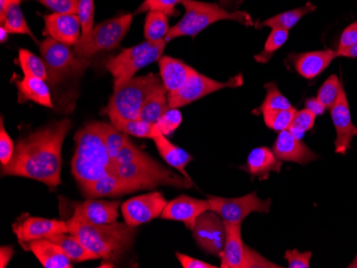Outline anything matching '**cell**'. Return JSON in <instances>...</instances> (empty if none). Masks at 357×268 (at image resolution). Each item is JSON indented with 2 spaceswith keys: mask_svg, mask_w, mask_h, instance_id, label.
Masks as SVG:
<instances>
[{
  "mask_svg": "<svg viewBox=\"0 0 357 268\" xmlns=\"http://www.w3.org/2000/svg\"><path fill=\"white\" fill-rule=\"evenodd\" d=\"M71 126L68 119L55 121L17 140L1 177L27 178L55 189L61 184L62 145Z\"/></svg>",
  "mask_w": 357,
  "mask_h": 268,
  "instance_id": "cell-1",
  "label": "cell"
},
{
  "mask_svg": "<svg viewBox=\"0 0 357 268\" xmlns=\"http://www.w3.org/2000/svg\"><path fill=\"white\" fill-rule=\"evenodd\" d=\"M112 172L131 186L134 193L154 189L158 186H170L181 189L194 187L192 180L164 167L146 152L142 153L138 161L117 166Z\"/></svg>",
  "mask_w": 357,
  "mask_h": 268,
  "instance_id": "cell-5",
  "label": "cell"
},
{
  "mask_svg": "<svg viewBox=\"0 0 357 268\" xmlns=\"http://www.w3.org/2000/svg\"><path fill=\"white\" fill-rule=\"evenodd\" d=\"M165 40L160 42L144 41L108 60L106 70L114 78V89L135 76L139 70L152 65L162 58L165 51Z\"/></svg>",
  "mask_w": 357,
  "mask_h": 268,
  "instance_id": "cell-8",
  "label": "cell"
},
{
  "mask_svg": "<svg viewBox=\"0 0 357 268\" xmlns=\"http://www.w3.org/2000/svg\"><path fill=\"white\" fill-rule=\"evenodd\" d=\"M133 14H124L108 19L93 28L87 37H80L73 53L78 58H88L117 49L131 28Z\"/></svg>",
  "mask_w": 357,
  "mask_h": 268,
  "instance_id": "cell-9",
  "label": "cell"
},
{
  "mask_svg": "<svg viewBox=\"0 0 357 268\" xmlns=\"http://www.w3.org/2000/svg\"><path fill=\"white\" fill-rule=\"evenodd\" d=\"M14 1H22V0H0V21L5 17L7 8Z\"/></svg>",
  "mask_w": 357,
  "mask_h": 268,
  "instance_id": "cell-53",
  "label": "cell"
},
{
  "mask_svg": "<svg viewBox=\"0 0 357 268\" xmlns=\"http://www.w3.org/2000/svg\"><path fill=\"white\" fill-rule=\"evenodd\" d=\"M82 191L87 198L118 197L134 193L131 186L120 179L115 172L108 173L105 177L84 186Z\"/></svg>",
  "mask_w": 357,
  "mask_h": 268,
  "instance_id": "cell-26",
  "label": "cell"
},
{
  "mask_svg": "<svg viewBox=\"0 0 357 268\" xmlns=\"http://www.w3.org/2000/svg\"><path fill=\"white\" fill-rule=\"evenodd\" d=\"M289 38L288 30L284 29H272L268 40H266V45H264V51L261 54L256 56L258 62L266 63L271 59L275 52L278 51L280 47L284 46Z\"/></svg>",
  "mask_w": 357,
  "mask_h": 268,
  "instance_id": "cell-39",
  "label": "cell"
},
{
  "mask_svg": "<svg viewBox=\"0 0 357 268\" xmlns=\"http://www.w3.org/2000/svg\"><path fill=\"white\" fill-rule=\"evenodd\" d=\"M182 123V115L178 108H169L156 122L158 129L164 136H170Z\"/></svg>",
  "mask_w": 357,
  "mask_h": 268,
  "instance_id": "cell-43",
  "label": "cell"
},
{
  "mask_svg": "<svg viewBox=\"0 0 357 268\" xmlns=\"http://www.w3.org/2000/svg\"><path fill=\"white\" fill-rule=\"evenodd\" d=\"M336 57V52L332 49L289 55V59L294 63L296 72L306 79L318 77L328 69Z\"/></svg>",
  "mask_w": 357,
  "mask_h": 268,
  "instance_id": "cell-21",
  "label": "cell"
},
{
  "mask_svg": "<svg viewBox=\"0 0 357 268\" xmlns=\"http://www.w3.org/2000/svg\"><path fill=\"white\" fill-rule=\"evenodd\" d=\"M317 116L312 113L310 109L304 108L302 110H296V115H294V121L291 124L289 131L296 136L298 138L302 139L303 136L306 132L310 131L314 126Z\"/></svg>",
  "mask_w": 357,
  "mask_h": 268,
  "instance_id": "cell-40",
  "label": "cell"
},
{
  "mask_svg": "<svg viewBox=\"0 0 357 268\" xmlns=\"http://www.w3.org/2000/svg\"><path fill=\"white\" fill-rule=\"evenodd\" d=\"M272 150L275 156L282 161L306 165L318 159L317 154L289 129L278 134Z\"/></svg>",
  "mask_w": 357,
  "mask_h": 268,
  "instance_id": "cell-20",
  "label": "cell"
},
{
  "mask_svg": "<svg viewBox=\"0 0 357 268\" xmlns=\"http://www.w3.org/2000/svg\"><path fill=\"white\" fill-rule=\"evenodd\" d=\"M16 86L19 91L20 103L31 101L44 107H54L51 88L44 79L24 76L23 79L16 81Z\"/></svg>",
  "mask_w": 357,
  "mask_h": 268,
  "instance_id": "cell-25",
  "label": "cell"
},
{
  "mask_svg": "<svg viewBox=\"0 0 357 268\" xmlns=\"http://www.w3.org/2000/svg\"><path fill=\"white\" fill-rule=\"evenodd\" d=\"M226 243L220 253V268H280L260 253L248 247L242 239L241 225L225 223Z\"/></svg>",
  "mask_w": 357,
  "mask_h": 268,
  "instance_id": "cell-10",
  "label": "cell"
},
{
  "mask_svg": "<svg viewBox=\"0 0 357 268\" xmlns=\"http://www.w3.org/2000/svg\"><path fill=\"white\" fill-rule=\"evenodd\" d=\"M169 108L167 90H163L144 104L140 111L139 119L149 123H156Z\"/></svg>",
  "mask_w": 357,
  "mask_h": 268,
  "instance_id": "cell-34",
  "label": "cell"
},
{
  "mask_svg": "<svg viewBox=\"0 0 357 268\" xmlns=\"http://www.w3.org/2000/svg\"><path fill=\"white\" fill-rule=\"evenodd\" d=\"M109 119L116 129L134 137L153 139L162 134L156 123H149L140 119L123 120L118 117H109Z\"/></svg>",
  "mask_w": 357,
  "mask_h": 268,
  "instance_id": "cell-29",
  "label": "cell"
},
{
  "mask_svg": "<svg viewBox=\"0 0 357 268\" xmlns=\"http://www.w3.org/2000/svg\"><path fill=\"white\" fill-rule=\"evenodd\" d=\"M119 201H105L89 198L84 202L74 203V214L67 223L106 225L117 221L119 217Z\"/></svg>",
  "mask_w": 357,
  "mask_h": 268,
  "instance_id": "cell-15",
  "label": "cell"
},
{
  "mask_svg": "<svg viewBox=\"0 0 357 268\" xmlns=\"http://www.w3.org/2000/svg\"><path fill=\"white\" fill-rule=\"evenodd\" d=\"M80 25L77 14L53 13L44 17L43 35L68 46H75L79 41Z\"/></svg>",
  "mask_w": 357,
  "mask_h": 268,
  "instance_id": "cell-19",
  "label": "cell"
},
{
  "mask_svg": "<svg viewBox=\"0 0 357 268\" xmlns=\"http://www.w3.org/2000/svg\"><path fill=\"white\" fill-rule=\"evenodd\" d=\"M169 30V24L165 13L155 10L148 12L144 21V35L146 41H163L167 37Z\"/></svg>",
  "mask_w": 357,
  "mask_h": 268,
  "instance_id": "cell-32",
  "label": "cell"
},
{
  "mask_svg": "<svg viewBox=\"0 0 357 268\" xmlns=\"http://www.w3.org/2000/svg\"><path fill=\"white\" fill-rule=\"evenodd\" d=\"M142 153H144L142 150L134 145L131 139L128 140L126 145L120 150L119 153L116 156V159L112 161V170H114V168L117 167V166L138 161V159H140V156L142 155Z\"/></svg>",
  "mask_w": 357,
  "mask_h": 268,
  "instance_id": "cell-45",
  "label": "cell"
},
{
  "mask_svg": "<svg viewBox=\"0 0 357 268\" xmlns=\"http://www.w3.org/2000/svg\"><path fill=\"white\" fill-rule=\"evenodd\" d=\"M14 150H15V145L9 134L6 131L3 120L1 118V122H0V163H1V167L7 166L11 161Z\"/></svg>",
  "mask_w": 357,
  "mask_h": 268,
  "instance_id": "cell-44",
  "label": "cell"
},
{
  "mask_svg": "<svg viewBox=\"0 0 357 268\" xmlns=\"http://www.w3.org/2000/svg\"><path fill=\"white\" fill-rule=\"evenodd\" d=\"M40 53L48 71L47 83L54 90L71 77L83 76L91 65L86 58L76 57L70 46L47 38L40 43Z\"/></svg>",
  "mask_w": 357,
  "mask_h": 268,
  "instance_id": "cell-7",
  "label": "cell"
},
{
  "mask_svg": "<svg viewBox=\"0 0 357 268\" xmlns=\"http://www.w3.org/2000/svg\"><path fill=\"white\" fill-rule=\"evenodd\" d=\"M182 1L183 0H144L142 6L138 8L136 14L155 10V11L163 12L167 17H172V15H176V6L178 3H182Z\"/></svg>",
  "mask_w": 357,
  "mask_h": 268,
  "instance_id": "cell-42",
  "label": "cell"
},
{
  "mask_svg": "<svg viewBox=\"0 0 357 268\" xmlns=\"http://www.w3.org/2000/svg\"><path fill=\"white\" fill-rule=\"evenodd\" d=\"M183 17L174 27H170L169 33L165 41L169 42L176 38H195L202 30L216 22L234 21L245 25L246 27L255 26L250 14L245 11H227L216 3H204L198 0H183Z\"/></svg>",
  "mask_w": 357,
  "mask_h": 268,
  "instance_id": "cell-4",
  "label": "cell"
},
{
  "mask_svg": "<svg viewBox=\"0 0 357 268\" xmlns=\"http://www.w3.org/2000/svg\"><path fill=\"white\" fill-rule=\"evenodd\" d=\"M192 237L208 255L220 257L226 243V226L222 218L214 211L204 212L195 223Z\"/></svg>",
  "mask_w": 357,
  "mask_h": 268,
  "instance_id": "cell-13",
  "label": "cell"
},
{
  "mask_svg": "<svg viewBox=\"0 0 357 268\" xmlns=\"http://www.w3.org/2000/svg\"><path fill=\"white\" fill-rule=\"evenodd\" d=\"M357 44V22L349 25L342 31L340 41H339L338 49H347L350 46Z\"/></svg>",
  "mask_w": 357,
  "mask_h": 268,
  "instance_id": "cell-48",
  "label": "cell"
},
{
  "mask_svg": "<svg viewBox=\"0 0 357 268\" xmlns=\"http://www.w3.org/2000/svg\"><path fill=\"white\" fill-rule=\"evenodd\" d=\"M17 62L25 77L41 78L47 81L48 71L45 62L35 54L28 49H20Z\"/></svg>",
  "mask_w": 357,
  "mask_h": 268,
  "instance_id": "cell-33",
  "label": "cell"
},
{
  "mask_svg": "<svg viewBox=\"0 0 357 268\" xmlns=\"http://www.w3.org/2000/svg\"><path fill=\"white\" fill-rule=\"evenodd\" d=\"M21 3L22 1H14V3H12L6 10L5 17L0 21V23H1V25L5 26L6 29L10 33L29 36L32 40H35L38 43L35 35L30 30L29 25H28L23 12H22Z\"/></svg>",
  "mask_w": 357,
  "mask_h": 268,
  "instance_id": "cell-31",
  "label": "cell"
},
{
  "mask_svg": "<svg viewBox=\"0 0 357 268\" xmlns=\"http://www.w3.org/2000/svg\"><path fill=\"white\" fill-rule=\"evenodd\" d=\"M211 211H214L222 218L225 223L242 225L252 213H268L272 200L261 199L255 193L238 198L212 197L208 199Z\"/></svg>",
  "mask_w": 357,
  "mask_h": 268,
  "instance_id": "cell-11",
  "label": "cell"
},
{
  "mask_svg": "<svg viewBox=\"0 0 357 268\" xmlns=\"http://www.w3.org/2000/svg\"><path fill=\"white\" fill-rule=\"evenodd\" d=\"M39 260L45 268H72V260L64 253L59 245L50 239H40L23 246Z\"/></svg>",
  "mask_w": 357,
  "mask_h": 268,
  "instance_id": "cell-22",
  "label": "cell"
},
{
  "mask_svg": "<svg viewBox=\"0 0 357 268\" xmlns=\"http://www.w3.org/2000/svg\"><path fill=\"white\" fill-rule=\"evenodd\" d=\"M242 75L232 77L230 81L222 83L215 79L202 75L194 70L186 83L181 89L174 93H168V103L170 108H181L190 105L192 102L198 101L208 94L225 89V88H236L242 86Z\"/></svg>",
  "mask_w": 357,
  "mask_h": 268,
  "instance_id": "cell-12",
  "label": "cell"
},
{
  "mask_svg": "<svg viewBox=\"0 0 357 268\" xmlns=\"http://www.w3.org/2000/svg\"><path fill=\"white\" fill-rule=\"evenodd\" d=\"M342 87L344 86H342V81H339L338 76L335 74L331 75L321 86L317 97L320 100L323 105L326 106V109H331L336 103Z\"/></svg>",
  "mask_w": 357,
  "mask_h": 268,
  "instance_id": "cell-38",
  "label": "cell"
},
{
  "mask_svg": "<svg viewBox=\"0 0 357 268\" xmlns=\"http://www.w3.org/2000/svg\"><path fill=\"white\" fill-rule=\"evenodd\" d=\"M208 210L210 203L208 200L196 199L190 196L182 195L167 202L160 218L181 221L188 229L192 230L199 216Z\"/></svg>",
  "mask_w": 357,
  "mask_h": 268,
  "instance_id": "cell-18",
  "label": "cell"
},
{
  "mask_svg": "<svg viewBox=\"0 0 357 268\" xmlns=\"http://www.w3.org/2000/svg\"><path fill=\"white\" fill-rule=\"evenodd\" d=\"M12 228L22 246L36 239H48L56 234L70 233L67 221L32 216H23Z\"/></svg>",
  "mask_w": 357,
  "mask_h": 268,
  "instance_id": "cell-16",
  "label": "cell"
},
{
  "mask_svg": "<svg viewBox=\"0 0 357 268\" xmlns=\"http://www.w3.org/2000/svg\"><path fill=\"white\" fill-rule=\"evenodd\" d=\"M14 253L15 251L12 246H3L0 248V267H7L8 264L13 258Z\"/></svg>",
  "mask_w": 357,
  "mask_h": 268,
  "instance_id": "cell-51",
  "label": "cell"
},
{
  "mask_svg": "<svg viewBox=\"0 0 357 268\" xmlns=\"http://www.w3.org/2000/svg\"><path fill=\"white\" fill-rule=\"evenodd\" d=\"M54 13L77 14L79 0H38Z\"/></svg>",
  "mask_w": 357,
  "mask_h": 268,
  "instance_id": "cell-46",
  "label": "cell"
},
{
  "mask_svg": "<svg viewBox=\"0 0 357 268\" xmlns=\"http://www.w3.org/2000/svg\"><path fill=\"white\" fill-rule=\"evenodd\" d=\"M160 76L168 93H174L181 89L188 81L190 74L194 72L190 65L184 63L182 60L164 56L158 60Z\"/></svg>",
  "mask_w": 357,
  "mask_h": 268,
  "instance_id": "cell-24",
  "label": "cell"
},
{
  "mask_svg": "<svg viewBox=\"0 0 357 268\" xmlns=\"http://www.w3.org/2000/svg\"><path fill=\"white\" fill-rule=\"evenodd\" d=\"M72 175L80 188L112 172V161L104 143L99 121L88 123L75 135Z\"/></svg>",
  "mask_w": 357,
  "mask_h": 268,
  "instance_id": "cell-2",
  "label": "cell"
},
{
  "mask_svg": "<svg viewBox=\"0 0 357 268\" xmlns=\"http://www.w3.org/2000/svg\"><path fill=\"white\" fill-rule=\"evenodd\" d=\"M330 110L331 118L337 134L335 150L336 153L344 155L350 149L353 138L357 136V127L353 124L352 118H351L350 106H349L344 87L342 88L336 103Z\"/></svg>",
  "mask_w": 357,
  "mask_h": 268,
  "instance_id": "cell-17",
  "label": "cell"
},
{
  "mask_svg": "<svg viewBox=\"0 0 357 268\" xmlns=\"http://www.w3.org/2000/svg\"><path fill=\"white\" fill-rule=\"evenodd\" d=\"M61 247L64 253L76 263L100 259L99 255L86 247L77 236L71 233L56 234L48 237Z\"/></svg>",
  "mask_w": 357,
  "mask_h": 268,
  "instance_id": "cell-28",
  "label": "cell"
},
{
  "mask_svg": "<svg viewBox=\"0 0 357 268\" xmlns=\"http://www.w3.org/2000/svg\"><path fill=\"white\" fill-rule=\"evenodd\" d=\"M77 15L82 25V38L87 37L93 30L94 1L93 0H79Z\"/></svg>",
  "mask_w": 357,
  "mask_h": 268,
  "instance_id": "cell-41",
  "label": "cell"
},
{
  "mask_svg": "<svg viewBox=\"0 0 357 268\" xmlns=\"http://www.w3.org/2000/svg\"><path fill=\"white\" fill-rule=\"evenodd\" d=\"M296 108L282 110H270L262 113L264 122L268 129L273 131L280 132L287 131L290 129L291 124L294 121V115H296Z\"/></svg>",
  "mask_w": 357,
  "mask_h": 268,
  "instance_id": "cell-36",
  "label": "cell"
},
{
  "mask_svg": "<svg viewBox=\"0 0 357 268\" xmlns=\"http://www.w3.org/2000/svg\"><path fill=\"white\" fill-rule=\"evenodd\" d=\"M152 140L155 143L156 149H158L160 155L162 156V159L168 165L178 170L182 175L188 178V179H190V175L186 172V167L194 159V157L188 152H186L185 150L181 149L178 145L170 143L169 140L163 134L156 136Z\"/></svg>",
  "mask_w": 357,
  "mask_h": 268,
  "instance_id": "cell-27",
  "label": "cell"
},
{
  "mask_svg": "<svg viewBox=\"0 0 357 268\" xmlns=\"http://www.w3.org/2000/svg\"><path fill=\"white\" fill-rule=\"evenodd\" d=\"M336 56L337 57L340 56V57L357 58V44L347 49H337Z\"/></svg>",
  "mask_w": 357,
  "mask_h": 268,
  "instance_id": "cell-52",
  "label": "cell"
},
{
  "mask_svg": "<svg viewBox=\"0 0 357 268\" xmlns=\"http://www.w3.org/2000/svg\"><path fill=\"white\" fill-rule=\"evenodd\" d=\"M312 258V252H300L298 249L287 250L284 253L289 268H310Z\"/></svg>",
  "mask_w": 357,
  "mask_h": 268,
  "instance_id": "cell-47",
  "label": "cell"
},
{
  "mask_svg": "<svg viewBox=\"0 0 357 268\" xmlns=\"http://www.w3.org/2000/svg\"><path fill=\"white\" fill-rule=\"evenodd\" d=\"M166 90L162 78L155 74L138 76L128 79L114 89L106 107V115L123 120L139 119L144 104L158 92Z\"/></svg>",
  "mask_w": 357,
  "mask_h": 268,
  "instance_id": "cell-6",
  "label": "cell"
},
{
  "mask_svg": "<svg viewBox=\"0 0 357 268\" xmlns=\"http://www.w3.org/2000/svg\"><path fill=\"white\" fill-rule=\"evenodd\" d=\"M167 202L163 193L160 191H153L132 198L121 205L124 221L133 228L149 223L151 220L160 217Z\"/></svg>",
  "mask_w": 357,
  "mask_h": 268,
  "instance_id": "cell-14",
  "label": "cell"
},
{
  "mask_svg": "<svg viewBox=\"0 0 357 268\" xmlns=\"http://www.w3.org/2000/svg\"><path fill=\"white\" fill-rule=\"evenodd\" d=\"M176 259L181 263L183 268H216L218 266L213 264L206 263V262L202 261V260L195 259V258L190 257V255H183L180 252L176 253Z\"/></svg>",
  "mask_w": 357,
  "mask_h": 268,
  "instance_id": "cell-49",
  "label": "cell"
},
{
  "mask_svg": "<svg viewBox=\"0 0 357 268\" xmlns=\"http://www.w3.org/2000/svg\"><path fill=\"white\" fill-rule=\"evenodd\" d=\"M305 108L310 109L316 116L323 115L326 110V106L321 103L318 97H312V99L307 100L306 103H305Z\"/></svg>",
  "mask_w": 357,
  "mask_h": 268,
  "instance_id": "cell-50",
  "label": "cell"
},
{
  "mask_svg": "<svg viewBox=\"0 0 357 268\" xmlns=\"http://www.w3.org/2000/svg\"><path fill=\"white\" fill-rule=\"evenodd\" d=\"M10 33L6 29L5 26H0V43L3 44L9 39Z\"/></svg>",
  "mask_w": 357,
  "mask_h": 268,
  "instance_id": "cell-54",
  "label": "cell"
},
{
  "mask_svg": "<svg viewBox=\"0 0 357 268\" xmlns=\"http://www.w3.org/2000/svg\"><path fill=\"white\" fill-rule=\"evenodd\" d=\"M314 10H316V6L312 5V3H307L303 7L278 14L275 17L266 19V21L262 22L259 25V27H268L271 29H284L289 31L301 21L303 17H305L307 14L312 13Z\"/></svg>",
  "mask_w": 357,
  "mask_h": 268,
  "instance_id": "cell-30",
  "label": "cell"
},
{
  "mask_svg": "<svg viewBox=\"0 0 357 268\" xmlns=\"http://www.w3.org/2000/svg\"><path fill=\"white\" fill-rule=\"evenodd\" d=\"M282 161L275 156L273 150L266 147H259L252 150L248 155V163L240 167L252 178L257 177L261 181L268 179L271 172L280 173Z\"/></svg>",
  "mask_w": 357,
  "mask_h": 268,
  "instance_id": "cell-23",
  "label": "cell"
},
{
  "mask_svg": "<svg viewBox=\"0 0 357 268\" xmlns=\"http://www.w3.org/2000/svg\"><path fill=\"white\" fill-rule=\"evenodd\" d=\"M99 127L104 143H105L106 148H107L108 153H109L110 159L114 161L120 150L126 145L130 138L128 137V134L116 129L112 124L99 122Z\"/></svg>",
  "mask_w": 357,
  "mask_h": 268,
  "instance_id": "cell-35",
  "label": "cell"
},
{
  "mask_svg": "<svg viewBox=\"0 0 357 268\" xmlns=\"http://www.w3.org/2000/svg\"><path fill=\"white\" fill-rule=\"evenodd\" d=\"M70 233L77 236L86 247L100 259L119 262L132 249L135 241L136 228L126 223L88 225L67 223Z\"/></svg>",
  "mask_w": 357,
  "mask_h": 268,
  "instance_id": "cell-3",
  "label": "cell"
},
{
  "mask_svg": "<svg viewBox=\"0 0 357 268\" xmlns=\"http://www.w3.org/2000/svg\"><path fill=\"white\" fill-rule=\"evenodd\" d=\"M264 87H266V99L264 100L261 106L259 108L261 113H264V111H270V110H282L294 108V106L291 105L289 100L280 91L276 84H266Z\"/></svg>",
  "mask_w": 357,
  "mask_h": 268,
  "instance_id": "cell-37",
  "label": "cell"
}]
</instances>
